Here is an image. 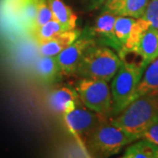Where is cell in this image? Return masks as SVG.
I'll return each mask as SVG.
<instances>
[{"label":"cell","mask_w":158,"mask_h":158,"mask_svg":"<svg viewBox=\"0 0 158 158\" xmlns=\"http://www.w3.org/2000/svg\"><path fill=\"white\" fill-rule=\"evenodd\" d=\"M121 59L106 47L90 46L81 59L77 72L85 77L111 81L118 71Z\"/></svg>","instance_id":"2"},{"label":"cell","mask_w":158,"mask_h":158,"mask_svg":"<svg viewBox=\"0 0 158 158\" xmlns=\"http://www.w3.org/2000/svg\"><path fill=\"white\" fill-rule=\"evenodd\" d=\"M158 120V92L140 97L125 107L111 124L122 129L135 140L141 139L148 127Z\"/></svg>","instance_id":"1"},{"label":"cell","mask_w":158,"mask_h":158,"mask_svg":"<svg viewBox=\"0 0 158 158\" xmlns=\"http://www.w3.org/2000/svg\"><path fill=\"white\" fill-rule=\"evenodd\" d=\"M134 141L135 140L132 136L107 121L91 133L85 142V147L89 155L106 157L118 153Z\"/></svg>","instance_id":"4"},{"label":"cell","mask_w":158,"mask_h":158,"mask_svg":"<svg viewBox=\"0 0 158 158\" xmlns=\"http://www.w3.org/2000/svg\"><path fill=\"white\" fill-rule=\"evenodd\" d=\"M34 72L44 82L55 80L59 73L56 56H40L34 62Z\"/></svg>","instance_id":"16"},{"label":"cell","mask_w":158,"mask_h":158,"mask_svg":"<svg viewBox=\"0 0 158 158\" xmlns=\"http://www.w3.org/2000/svg\"><path fill=\"white\" fill-rule=\"evenodd\" d=\"M116 17H117L116 15L112 13L103 12V14L97 19L95 27H93V31L98 36L106 40L111 46H113L116 49L120 51L121 46L116 38L113 30Z\"/></svg>","instance_id":"14"},{"label":"cell","mask_w":158,"mask_h":158,"mask_svg":"<svg viewBox=\"0 0 158 158\" xmlns=\"http://www.w3.org/2000/svg\"><path fill=\"white\" fill-rule=\"evenodd\" d=\"M144 69L139 64L121 61L111 85L113 114H118L131 103Z\"/></svg>","instance_id":"3"},{"label":"cell","mask_w":158,"mask_h":158,"mask_svg":"<svg viewBox=\"0 0 158 158\" xmlns=\"http://www.w3.org/2000/svg\"><path fill=\"white\" fill-rule=\"evenodd\" d=\"M62 116L67 128L72 134L77 144L89 155L85 142L98 127L107 122V116L90 110L86 106H79V104L72 111Z\"/></svg>","instance_id":"6"},{"label":"cell","mask_w":158,"mask_h":158,"mask_svg":"<svg viewBox=\"0 0 158 158\" xmlns=\"http://www.w3.org/2000/svg\"><path fill=\"white\" fill-rule=\"evenodd\" d=\"M148 3V0H108L103 6V12L139 19L143 16Z\"/></svg>","instance_id":"10"},{"label":"cell","mask_w":158,"mask_h":158,"mask_svg":"<svg viewBox=\"0 0 158 158\" xmlns=\"http://www.w3.org/2000/svg\"><path fill=\"white\" fill-rule=\"evenodd\" d=\"M79 31L67 30L56 34L49 39L38 41V48L40 56H56L62 50L71 45L76 40L78 39Z\"/></svg>","instance_id":"8"},{"label":"cell","mask_w":158,"mask_h":158,"mask_svg":"<svg viewBox=\"0 0 158 158\" xmlns=\"http://www.w3.org/2000/svg\"><path fill=\"white\" fill-rule=\"evenodd\" d=\"M135 18L127 16H117L114 22V34L121 46V49L129 37L133 26L135 22Z\"/></svg>","instance_id":"18"},{"label":"cell","mask_w":158,"mask_h":158,"mask_svg":"<svg viewBox=\"0 0 158 158\" xmlns=\"http://www.w3.org/2000/svg\"><path fill=\"white\" fill-rule=\"evenodd\" d=\"M108 0H90V9H97L101 6H104Z\"/></svg>","instance_id":"23"},{"label":"cell","mask_w":158,"mask_h":158,"mask_svg":"<svg viewBox=\"0 0 158 158\" xmlns=\"http://www.w3.org/2000/svg\"><path fill=\"white\" fill-rule=\"evenodd\" d=\"M52 19H54V16L47 0H37V14L31 33Z\"/></svg>","instance_id":"20"},{"label":"cell","mask_w":158,"mask_h":158,"mask_svg":"<svg viewBox=\"0 0 158 158\" xmlns=\"http://www.w3.org/2000/svg\"><path fill=\"white\" fill-rule=\"evenodd\" d=\"M92 44L93 40L89 38L77 39L59 55H57L56 60L59 73L62 75L76 73L85 51Z\"/></svg>","instance_id":"7"},{"label":"cell","mask_w":158,"mask_h":158,"mask_svg":"<svg viewBox=\"0 0 158 158\" xmlns=\"http://www.w3.org/2000/svg\"><path fill=\"white\" fill-rule=\"evenodd\" d=\"M124 158H158V146L143 140L131 145L125 151Z\"/></svg>","instance_id":"17"},{"label":"cell","mask_w":158,"mask_h":158,"mask_svg":"<svg viewBox=\"0 0 158 158\" xmlns=\"http://www.w3.org/2000/svg\"><path fill=\"white\" fill-rule=\"evenodd\" d=\"M134 52L140 56L141 65L145 69L158 58V29L153 27L147 29Z\"/></svg>","instance_id":"12"},{"label":"cell","mask_w":158,"mask_h":158,"mask_svg":"<svg viewBox=\"0 0 158 158\" xmlns=\"http://www.w3.org/2000/svg\"><path fill=\"white\" fill-rule=\"evenodd\" d=\"M67 31L63 27L62 24L58 22L56 19H52L50 21L47 22L43 26L40 27L37 29L32 32V34L34 36L36 41H40L44 40L49 39L51 37L60 34L62 32Z\"/></svg>","instance_id":"19"},{"label":"cell","mask_w":158,"mask_h":158,"mask_svg":"<svg viewBox=\"0 0 158 158\" xmlns=\"http://www.w3.org/2000/svg\"><path fill=\"white\" fill-rule=\"evenodd\" d=\"M29 0H0V25L14 30L21 27L23 11Z\"/></svg>","instance_id":"9"},{"label":"cell","mask_w":158,"mask_h":158,"mask_svg":"<svg viewBox=\"0 0 158 158\" xmlns=\"http://www.w3.org/2000/svg\"><path fill=\"white\" fill-rule=\"evenodd\" d=\"M48 101L54 112L63 115L72 111L79 104L80 98L77 90L69 87H61L51 91Z\"/></svg>","instance_id":"11"},{"label":"cell","mask_w":158,"mask_h":158,"mask_svg":"<svg viewBox=\"0 0 158 158\" xmlns=\"http://www.w3.org/2000/svg\"><path fill=\"white\" fill-rule=\"evenodd\" d=\"M141 139L150 141L158 146V120L151 124L141 135Z\"/></svg>","instance_id":"22"},{"label":"cell","mask_w":158,"mask_h":158,"mask_svg":"<svg viewBox=\"0 0 158 158\" xmlns=\"http://www.w3.org/2000/svg\"><path fill=\"white\" fill-rule=\"evenodd\" d=\"M144 70L131 102L144 95L158 92V58L150 62Z\"/></svg>","instance_id":"13"},{"label":"cell","mask_w":158,"mask_h":158,"mask_svg":"<svg viewBox=\"0 0 158 158\" xmlns=\"http://www.w3.org/2000/svg\"><path fill=\"white\" fill-rule=\"evenodd\" d=\"M150 27L158 29V0H150L148 3L145 12L142 16Z\"/></svg>","instance_id":"21"},{"label":"cell","mask_w":158,"mask_h":158,"mask_svg":"<svg viewBox=\"0 0 158 158\" xmlns=\"http://www.w3.org/2000/svg\"><path fill=\"white\" fill-rule=\"evenodd\" d=\"M76 90L85 106L109 117L113 111L111 88L101 79L85 77L77 83Z\"/></svg>","instance_id":"5"},{"label":"cell","mask_w":158,"mask_h":158,"mask_svg":"<svg viewBox=\"0 0 158 158\" xmlns=\"http://www.w3.org/2000/svg\"><path fill=\"white\" fill-rule=\"evenodd\" d=\"M50 7L54 19L63 26L65 30L76 29L77 17L70 7L66 6L62 0H47Z\"/></svg>","instance_id":"15"}]
</instances>
